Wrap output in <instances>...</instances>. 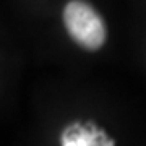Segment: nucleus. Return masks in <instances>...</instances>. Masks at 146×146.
I'll use <instances>...</instances> for the list:
<instances>
[{
    "mask_svg": "<svg viewBox=\"0 0 146 146\" xmlns=\"http://www.w3.org/2000/svg\"><path fill=\"white\" fill-rule=\"evenodd\" d=\"M63 21L68 34L88 50L99 49L106 41L104 21L91 5L81 0H73L65 7Z\"/></svg>",
    "mask_w": 146,
    "mask_h": 146,
    "instance_id": "obj_1",
    "label": "nucleus"
},
{
    "mask_svg": "<svg viewBox=\"0 0 146 146\" xmlns=\"http://www.w3.org/2000/svg\"><path fill=\"white\" fill-rule=\"evenodd\" d=\"M89 127H81V125H73L68 127L62 138V145L65 146H84V145H101L98 140H107L102 131H96ZM107 145H112V141H107Z\"/></svg>",
    "mask_w": 146,
    "mask_h": 146,
    "instance_id": "obj_2",
    "label": "nucleus"
}]
</instances>
